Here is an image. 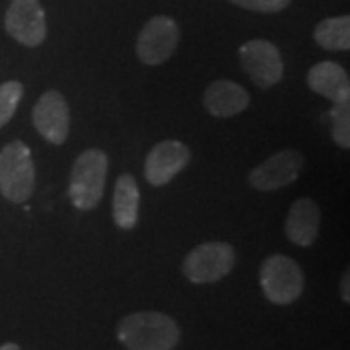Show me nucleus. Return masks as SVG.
Instances as JSON below:
<instances>
[{"label": "nucleus", "instance_id": "f257e3e1", "mask_svg": "<svg viewBox=\"0 0 350 350\" xmlns=\"http://www.w3.org/2000/svg\"><path fill=\"white\" fill-rule=\"evenodd\" d=\"M117 338L126 350H174L181 331L165 313L137 312L119 321Z\"/></svg>", "mask_w": 350, "mask_h": 350}, {"label": "nucleus", "instance_id": "f03ea898", "mask_svg": "<svg viewBox=\"0 0 350 350\" xmlns=\"http://www.w3.org/2000/svg\"><path fill=\"white\" fill-rule=\"evenodd\" d=\"M107 167V154L98 148H90L76 158L70 174L68 195L78 211H94L100 204L105 191Z\"/></svg>", "mask_w": 350, "mask_h": 350}, {"label": "nucleus", "instance_id": "7ed1b4c3", "mask_svg": "<svg viewBox=\"0 0 350 350\" xmlns=\"http://www.w3.org/2000/svg\"><path fill=\"white\" fill-rule=\"evenodd\" d=\"M36 189V165L22 140H14L0 150V193L10 202H25Z\"/></svg>", "mask_w": 350, "mask_h": 350}, {"label": "nucleus", "instance_id": "20e7f679", "mask_svg": "<svg viewBox=\"0 0 350 350\" xmlns=\"http://www.w3.org/2000/svg\"><path fill=\"white\" fill-rule=\"evenodd\" d=\"M259 280L265 298L276 306H288L298 300L306 284L300 265L280 253L271 255L261 262Z\"/></svg>", "mask_w": 350, "mask_h": 350}, {"label": "nucleus", "instance_id": "39448f33", "mask_svg": "<svg viewBox=\"0 0 350 350\" xmlns=\"http://www.w3.org/2000/svg\"><path fill=\"white\" fill-rule=\"evenodd\" d=\"M236 267V251L226 241H206L189 253L183 273L193 284H213L222 280Z\"/></svg>", "mask_w": 350, "mask_h": 350}, {"label": "nucleus", "instance_id": "423d86ee", "mask_svg": "<svg viewBox=\"0 0 350 350\" xmlns=\"http://www.w3.org/2000/svg\"><path fill=\"white\" fill-rule=\"evenodd\" d=\"M179 45V27L167 16H154L140 29L137 41V55L144 64L165 63Z\"/></svg>", "mask_w": 350, "mask_h": 350}, {"label": "nucleus", "instance_id": "0eeeda50", "mask_svg": "<svg viewBox=\"0 0 350 350\" xmlns=\"http://www.w3.org/2000/svg\"><path fill=\"white\" fill-rule=\"evenodd\" d=\"M239 59L245 75L259 88H273L284 76V64L280 59V51L271 41L253 39L241 45Z\"/></svg>", "mask_w": 350, "mask_h": 350}, {"label": "nucleus", "instance_id": "6e6552de", "mask_svg": "<svg viewBox=\"0 0 350 350\" xmlns=\"http://www.w3.org/2000/svg\"><path fill=\"white\" fill-rule=\"evenodd\" d=\"M4 25L8 36L25 47H38L47 36V20L39 0H12Z\"/></svg>", "mask_w": 350, "mask_h": 350}, {"label": "nucleus", "instance_id": "1a4fd4ad", "mask_svg": "<svg viewBox=\"0 0 350 350\" xmlns=\"http://www.w3.org/2000/svg\"><path fill=\"white\" fill-rule=\"evenodd\" d=\"M304 165L298 150H280L250 172V185L257 191H276L294 183Z\"/></svg>", "mask_w": 350, "mask_h": 350}, {"label": "nucleus", "instance_id": "9d476101", "mask_svg": "<svg viewBox=\"0 0 350 350\" xmlns=\"http://www.w3.org/2000/svg\"><path fill=\"white\" fill-rule=\"evenodd\" d=\"M31 119L39 135L47 142L55 146L66 142L70 131V111L61 92L57 90L45 92L36 103Z\"/></svg>", "mask_w": 350, "mask_h": 350}, {"label": "nucleus", "instance_id": "9b49d317", "mask_svg": "<svg viewBox=\"0 0 350 350\" xmlns=\"http://www.w3.org/2000/svg\"><path fill=\"white\" fill-rule=\"evenodd\" d=\"M189 160H191V152L187 144L179 140H163L152 148L146 158L144 163L146 181L154 187H162L187 167Z\"/></svg>", "mask_w": 350, "mask_h": 350}, {"label": "nucleus", "instance_id": "f8f14e48", "mask_svg": "<svg viewBox=\"0 0 350 350\" xmlns=\"http://www.w3.org/2000/svg\"><path fill=\"white\" fill-rule=\"evenodd\" d=\"M250 94L232 80H216L206 88L202 103L214 117H236L250 107Z\"/></svg>", "mask_w": 350, "mask_h": 350}, {"label": "nucleus", "instance_id": "ddd939ff", "mask_svg": "<svg viewBox=\"0 0 350 350\" xmlns=\"http://www.w3.org/2000/svg\"><path fill=\"white\" fill-rule=\"evenodd\" d=\"M319 226H321V211L317 202L312 199H298L290 206L284 230L292 243L300 247H310L317 239Z\"/></svg>", "mask_w": 350, "mask_h": 350}, {"label": "nucleus", "instance_id": "4468645a", "mask_svg": "<svg viewBox=\"0 0 350 350\" xmlns=\"http://www.w3.org/2000/svg\"><path fill=\"white\" fill-rule=\"evenodd\" d=\"M308 86L333 103L350 101L349 72L333 61H323L312 66L308 72Z\"/></svg>", "mask_w": 350, "mask_h": 350}, {"label": "nucleus", "instance_id": "2eb2a0df", "mask_svg": "<svg viewBox=\"0 0 350 350\" xmlns=\"http://www.w3.org/2000/svg\"><path fill=\"white\" fill-rule=\"evenodd\" d=\"M140 191L137 179L131 174H123L115 183L113 193V218L121 230H133L138 222Z\"/></svg>", "mask_w": 350, "mask_h": 350}, {"label": "nucleus", "instance_id": "dca6fc26", "mask_svg": "<svg viewBox=\"0 0 350 350\" xmlns=\"http://www.w3.org/2000/svg\"><path fill=\"white\" fill-rule=\"evenodd\" d=\"M315 43L327 51H349L350 49V18L337 16L321 20L315 27Z\"/></svg>", "mask_w": 350, "mask_h": 350}, {"label": "nucleus", "instance_id": "f3484780", "mask_svg": "<svg viewBox=\"0 0 350 350\" xmlns=\"http://www.w3.org/2000/svg\"><path fill=\"white\" fill-rule=\"evenodd\" d=\"M329 125L331 135L335 138L337 146L349 150L350 148V101L333 103L329 113Z\"/></svg>", "mask_w": 350, "mask_h": 350}, {"label": "nucleus", "instance_id": "a211bd4d", "mask_svg": "<svg viewBox=\"0 0 350 350\" xmlns=\"http://www.w3.org/2000/svg\"><path fill=\"white\" fill-rule=\"evenodd\" d=\"M24 98V84L18 80H8L0 84V129L14 117V113Z\"/></svg>", "mask_w": 350, "mask_h": 350}, {"label": "nucleus", "instance_id": "6ab92c4d", "mask_svg": "<svg viewBox=\"0 0 350 350\" xmlns=\"http://www.w3.org/2000/svg\"><path fill=\"white\" fill-rule=\"evenodd\" d=\"M230 2L239 6V8L262 14L280 12V10H284L290 4V0H230Z\"/></svg>", "mask_w": 350, "mask_h": 350}, {"label": "nucleus", "instance_id": "aec40b11", "mask_svg": "<svg viewBox=\"0 0 350 350\" xmlns=\"http://www.w3.org/2000/svg\"><path fill=\"white\" fill-rule=\"evenodd\" d=\"M340 296L342 300L349 304L350 301V271H345V275L340 278Z\"/></svg>", "mask_w": 350, "mask_h": 350}, {"label": "nucleus", "instance_id": "412c9836", "mask_svg": "<svg viewBox=\"0 0 350 350\" xmlns=\"http://www.w3.org/2000/svg\"><path fill=\"white\" fill-rule=\"evenodd\" d=\"M0 350H22V349H20L16 342H6V345H2V347H0Z\"/></svg>", "mask_w": 350, "mask_h": 350}]
</instances>
